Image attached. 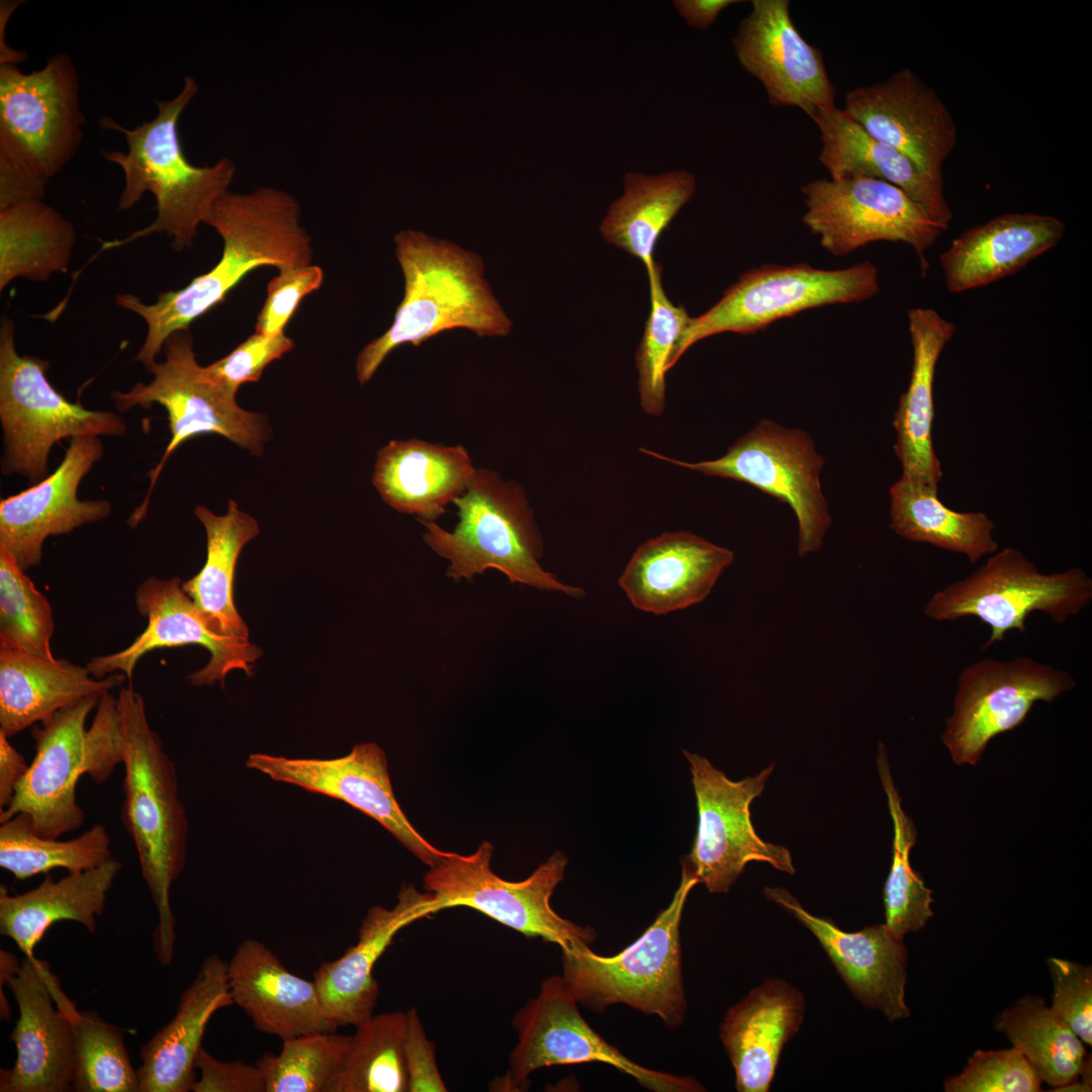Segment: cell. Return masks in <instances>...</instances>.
I'll use <instances>...</instances> for the list:
<instances>
[{"label":"cell","instance_id":"obj_48","mask_svg":"<svg viewBox=\"0 0 1092 1092\" xmlns=\"http://www.w3.org/2000/svg\"><path fill=\"white\" fill-rule=\"evenodd\" d=\"M662 267L648 280L650 312L636 352L640 404L645 413L660 416L665 405V374L680 336L691 321L684 305L673 304L661 283Z\"/></svg>","mask_w":1092,"mask_h":1092},{"label":"cell","instance_id":"obj_15","mask_svg":"<svg viewBox=\"0 0 1092 1092\" xmlns=\"http://www.w3.org/2000/svg\"><path fill=\"white\" fill-rule=\"evenodd\" d=\"M802 221L835 257L878 241L903 242L918 255L921 273L926 253L945 231L899 187L869 177L816 179L801 187Z\"/></svg>","mask_w":1092,"mask_h":1092},{"label":"cell","instance_id":"obj_12","mask_svg":"<svg viewBox=\"0 0 1092 1092\" xmlns=\"http://www.w3.org/2000/svg\"><path fill=\"white\" fill-rule=\"evenodd\" d=\"M493 846L482 841L467 855L447 851L430 866L424 888L431 893L439 911L468 907L529 937H540L567 949L595 940V930L559 916L550 899L564 879L568 859L555 851L528 878L504 880L490 867Z\"/></svg>","mask_w":1092,"mask_h":1092},{"label":"cell","instance_id":"obj_55","mask_svg":"<svg viewBox=\"0 0 1092 1092\" xmlns=\"http://www.w3.org/2000/svg\"><path fill=\"white\" fill-rule=\"evenodd\" d=\"M406 1015L405 1062L408 1091H447L437 1066L435 1044L428 1039L417 1009H410Z\"/></svg>","mask_w":1092,"mask_h":1092},{"label":"cell","instance_id":"obj_10","mask_svg":"<svg viewBox=\"0 0 1092 1092\" xmlns=\"http://www.w3.org/2000/svg\"><path fill=\"white\" fill-rule=\"evenodd\" d=\"M165 359L156 362L148 371L153 374L149 383H136L128 391L112 393L118 412L134 406L150 408L162 405L167 414L170 441L161 460L149 472L150 485L145 499L129 518L135 527L146 516L156 482L172 453L185 441L202 434H217L233 443L260 454L269 437V429L261 414L243 410L230 394L209 381L203 366L196 360L190 332L174 333L166 341Z\"/></svg>","mask_w":1092,"mask_h":1092},{"label":"cell","instance_id":"obj_32","mask_svg":"<svg viewBox=\"0 0 1092 1092\" xmlns=\"http://www.w3.org/2000/svg\"><path fill=\"white\" fill-rule=\"evenodd\" d=\"M907 316L913 362L908 388L894 415V451L902 466L901 477L937 489L942 471L932 441L934 378L938 359L957 327L928 307L911 308Z\"/></svg>","mask_w":1092,"mask_h":1092},{"label":"cell","instance_id":"obj_6","mask_svg":"<svg viewBox=\"0 0 1092 1092\" xmlns=\"http://www.w3.org/2000/svg\"><path fill=\"white\" fill-rule=\"evenodd\" d=\"M459 522L452 532L419 519L424 540L449 561L447 576L458 581L493 568L512 583L582 599L584 590L561 582L540 559L543 541L522 486L486 468L476 469L466 490L453 502Z\"/></svg>","mask_w":1092,"mask_h":1092},{"label":"cell","instance_id":"obj_37","mask_svg":"<svg viewBox=\"0 0 1092 1092\" xmlns=\"http://www.w3.org/2000/svg\"><path fill=\"white\" fill-rule=\"evenodd\" d=\"M624 191L610 205L600 232L608 243L640 260L648 280L658 264L653 259L659 237L693 198L697 181L687 170L658 175L628 172Z\"/></svg>","mask_w":1092,"mask_h":1092},{"label":"cell","instance_id":"obj_58","mask_svg":"<svg viewBox=\"0 0 1092 1092\" xmlns=\"http://www.w3.org/2000/svg\"><path fill=\"white\" fill-rule=\"evenodd\" d=\"M20 967L21 962L15 954L5 949L0 950V988L7 985V982L17 974Z\"/></svg>","mask_w":1092,"mask_h":1092},{"label":"cell","instance_id":"obj_19","mask_svg":"<svg viewBox=\"0 0 1092 1092\" xmlns=\"http://www.w3.org/2000/svg\"><path fill=\"white\" fill-rule=\"evenodd\" d=\"M740 66L764 87L768 102L810 118L835 105L822 52L799 32L789 0H753L732 38Z\"/></svg>","mask_w":1092,"mask_h":1092},{"label":"cell","instance_id":"obj_8","mask_svg":"<svg viewBox=\"0 0 1092 1092\" xmlns=\"http://www.w3.org/2000/svg\"><path fill=\"white\" fill-rule=\"evenodd\" d=\"M50 363L19 355L14 322L8 316L0 328V423L3 432L1 472L18 474L35 484L51 472L49 455L64 439L122 437L127 432L121 416L90 411L69 401L49 382Z\"/></svg>","mask_w":1092,"mask_h":1092},{"label":"cell","instance_id":"obj_16","mask_svg":"<svg viewBox=\"0 0 1092 1092\" xmlns=\"http://www.w3.org/2000/svg\"><path fill=\"white\" fill-rule=\"evenodd\" d=\"M518 1042L510 1055L507 1088L520 1090L533 1072L550 1066L599 1062L633 1077L655 1092L705 1090L695 1079L643 1067L596 1032L578 1010V1002L562 976L541 983L538 995L513 1019Z\"/></svg>","mask_w":1092,"mask_h":1092},{"label":"cell","instance_id":"obj_5","mask_svg":"<svg viewBox=\"0 0 1092 1092\" xmlns=\"http://www.w3.org/2000/svg\"><path fill=\"white\" fill-rule=\"evenodd\" d=\"M78 70L67 54L23 73L0 67V208L43 199L83 140Z\"/></svg>","mask_w":1092,"mask_h":1092},{"label":"cell","instance_id":"obj_35","mask_svg":"<svg viewBox=\"0 0 1092 1092\" xmlns=\"http://www.w3.org/2000/svg\"><path fill=\"white\" fill-rule=\"evenodd\" d=\"M87 666L0 649V730L11 737L61 709L90 696L121 688L115 672L98 679Z\"/></svg>","mask_w":1092,"mask_h":1092},{"label":"cell","instance_id":"obj_52","mask_svg":"<svg viewBox=\"0 0 1092 1092\" xmlns=\"http://www.w3.org/2000/svg\"><path fill=\"white\" fill-rule=\"evenodd\" d=\"M323 280V269L312 263L280 270L268 284L267 297L257 317L256 332L267 336L284 333L300 300L317 290Z\"/></svg>","mask_w":1092,"mask_h":1092},{"label":"cell","instance_id":"obj_42","mask_svg":"<svg viewBox=\"0 0 1092 1092\" xmlns=\"http://www.w3.org/2000/svg\"><path fill=\"white\" fill-rule=\"evenodd\" d=\"M111 857V839L102 824H95L68 840L38 835L24 813L0 825V867L18 881L56 869L83 872Z\"/></svg>","mask_w":1092,"mask_h":1092},{"label":"cell","instance_id":"obj_49","mask_svg":"<svg viewBox=\"0 0 1092 1092\" xmlns=\"http://www.w3.org/2000/svg\"><path fill=\"white\" fill-rule=\"evenodd\" d=\"M946 1092H1036L1041 1080L1015 1046L976 1051L958 1076L944 1081Z\"/></svg>","mask_w":1092,"mask_h":1092},{"label":"cell","instance_id":"obj_9","mask_svg":"<svg viewBox=\"0 0 1092 1092\" xmlns=\"http://www.w3.org/2000/svg\"><path fill=\"white\" fill-rule=\"evenodd\" d=\"M1092 601V579L1080 567L1042 573L1016 548L997 550L964 579L935 592L924 614L935 621L976 617L990 628L986 650L1011 630L1026 631V619L1043 612L1057 623L1078 615Z\"/></svg>","mask_w":1092,"mask_h":1092},{"label":"cell","instance_id":"obj_26","mask_svg":"<svg viewBox=\"0 0 1092 1092\" xmlns=\"http://www.w3.org/2000/svg\"><path fill=\"white\" fill-rule=\"evenodd\" d=\"M731 550L691 532H665L642 543L618 583L638 610L667 615L703 602L724 570Z\"/></svg>","mask_w":1092,"mask_h":1092},{"label":"cell","instance_id":"obj_23","mask_svg":"<svg viewBox=\"0 0 1092 1092\" xmlns=\"http://www.w3.org/2000/svg\"><path fill=\"white\" fill-rule=\"evenodd\" d=\"M104 449L99 437L73 438L56 470L25 490L0 502V547L26 571L37 566L50 536L108 518L107 499H80L82 479L98 462Z\"/></svg>","mask_w":1092,"mask_h":1092},{"label":"cell","instance_id":"obj_30","mask_svg":"<svg viewBox=\"0 0 1092 1092\" xmlns=\"http://www.w3.org/2000/svg\"><path fill=\"white\" fill-rule=\"evenodd\" d=\"M1066 223L1050 214L1011 212L974 225L939 256L950 293L988 285L1023 269L1055 247Z\"/></svg>","mask_w":1092,"mask_h":1092},{"label":"cell","instance_id":"obj_28","mask_svg":"<svg viewBox=\"0 0 1092 1092\" xmlns=\"http://www.w3.org/2000/svg\"><path fill=\"white\" fill-rule=\"evenodd\" d=\"M234 1000L261 1032L281 1039L339 1028L313 981L290 973L264 943L246 939L228 963Z\"/></svg>","mask_w":1092,"mask_h":1092},{"label":"cell","instance_id":"obj_44","mask_svg":"<svg viewBox=\"0 0 1092 1092\" xmlns=\"http://www.w3.org/2000/svg\"><path fill=\"white\" fill-rule=\"evenodd\" d=\"M877 764L894 826L893 858L884 886L885 925L900 940L908 932L922 929L933 916L932 891L910 864V850L916 842V828L903 811L895 788L885 745L880 742Z\"/></svg>","mask_w":1092,"mask_h":1092},{"label":"cell","instance_id":"obj_22","mask_svg":"<svg viewBox=\"0 0 1092 1092\" xmlns=\"http://www.w3.org/2000/svg\"><path fill=\"white\" fill-rule=\"evenodd\" d=\"M100 697H86L34 726V757L11 804L0 812V823L24 813L35 833L51 838L83 825L76 790L86 775V720Z\"/></svg>","mask_w":1092,"mask_h":1092},{"label":"cell","instance_id":"obj_33","mask_svg":"<svg viewBox=\"0 0 1092 1092\" xmlns=\"http://www.w3.org/2000/svg\"><path fill=\"white\" fill-rule=\"evenodd\" d=\"M475 471L462 445L394 440L378 451L372 480L395 511L435 522L466 490Z\"/></svg>","mask_w":1092,"mask_h":1092},{"label":"cell","instance_id":"obj_47","mask_svg":"<svg viewBox=\"0 0 1092 1092\" xmlns=\"http://www.w3.org/2000/svg\"><path fill=\"white\" fill-rule=\"evenodd\" d=\"M52 607L13 557L0 547V649L55 659Z\"/></svg>","mask_w":1092,"mask_h":1092},{"label":"cell","instance_id":"obj_39","mask_svg":"<svg viewBox=\"0 0 1092 1092\" xmlns=\"http://www.w3.org/2000/svg\"><path fill=\"white\" fill-rule=\"evenodd\" d=\"M76 232L43 199L0 208V290L17 278L48 281L67 272Z\"/></svg>","mask_w":1092,"mask_h":1092},{"label":"cell","instance_id":"obj_51","mask_svg":"<svg viewBox=\"0 0 1092 1092\" xmlns=\"http://www.w3.org/2000/svg\"><path fill=\"white\" fill-rule=\"evenodd\" d=\"M1054 983L1050 1009L1088 1045L1092 1044V969L1090 966L1051 958Z\"/></svg>","mask_w":1092,"mask_h":1092},{"label":"cell","instance_id":"obj_54","mask_svg":"<svg viewBox=\"0 0 1092 1092\" xmlns=\"http://www.w3.org/2000/svg\"><path fill=\"white\" fill-rule=\"evenodd\" d=\"M200 1071L193 1092H266L263 1075L256 1064L244 1061H219L201 1048L195 1060Z\"/></svg>","mask_w":1092,"mask_h":1092},{"label":"cell","instance_id":"obj_11","mask_svg":"<svg viewBox=\"0 0 1092 1092\" xmlns=\"http://www.w3.org/2000/svg\"><path fill=\"white\" fill-rule=\"evenodd\" d=\"M879 290V270L870 261L833 270L807 263L761 265L742 273L719 301L691 318L670 367L694 344L708 337L753 334L810 308L868 300Z\"/></svg>","mask_w":1092,"mask_h":1092},{"label":"cell","instance_id":"obj_24","mask_svg":"<svg viewBox=\"0 0 1092 1092\" xmlns=\"http://www.w3.org/2000/svg\"><path fill=\"white\" fill-rule=\"evenodd\" d=\"M19 1016L10 1034L16 1060L1 1070V1092H67L73 1081V1027L58 1006V979L46 962L25 957L7 982Z\"/></svg>","mask_w":1092,"mask_h":1092},{"label":"cell","instance_id":"obj_27","mask_svg":"<svg viewBox=\"0 0 1092 1092\" xmlns=\"http://www.w3.org/2000/svg\"><path fill=\"white\" fill-rule=\"evenodd\" d=\"M438 911L431 893L404 886L392 908L374 906L368 910L354 945L314 971L313 982L325 1010L338 1027H357L373 1015L379 996V986L373 977L376 962L401 928Z\"/></svg>","mask_w":1092,"mask_h":1092},{"label":"cell","instance_id":"obj_53","mask_svg":"<svg viewBox=\"0 0 1092 1092\" xmlns=\"http://www.w3.org/2000/svg\"><path fill=\"white\" fill-rule=\"evenodd\" d=\"M123 760L122 722L117 697L104 693L86 731V775L95 783L109 779Z\"/></svg>","mask_w":1092,"mask_h":1092},{"label":"cell","instance_id":"obj_2","mask_svg":"<svg viewBox=\"0 0 1092 1092\" xmlns=\"http://www.w3.org/2000/svg\"><path fill=\"white\" fill-rule=\"evenodd\" d=\"M198 91L194 78L186 76L180 92L170 100L156 101L158 112L150 120L129 129L111 117H102L100 126L120 131L127 153L105 151L103 157L118 165L124 176L117 210L134 206L146 192L156 199V218L149 225L123 239L103 241L100 253L120 248L154 234L172 239L175 250L192 246L200 223H205L216 201L225 194L236 174L229 158L210 166L197 167L186 158L178 133V120Z\"/></svg>","mask_w":1092,"mask_h":1092},{"label":"cell","instance_id":"obj_13","mask_svg":"<svg viewBox=\"0 0 1092 1092\" xmlns=\"http://www.w3.org/2000/svg\"><path fill=\"white\" fill-rule=\"evenodd\" d=\"M640 451L709 476L747 483L787 504L798 521L799 556L820 550L832 518L820 477L824 458L805 431L762 420L723 456L694 463Z\"/></svg>","mask_w":1092,"mask_h":1092},{"label":"cell","instance_id":"obj_14","mask_svg":"<svg viewBox=\"0 0 1092 1092\" xmlns=\"http://www.w3.org/2000/svg\"><path fill=\"white\" fill-rule=\"evenodd\" d=\"M684 753L691 766L699 819L694 845L681 867L710 893L728 892L751 861L794 875L789 849L763 841L751 822L750 805L762 794L775 763L754 777L731 781L706 757Z\"/></svg>","mask_w":1092,"mask_h":1092},{"label":"cell","instance_id":"obj_43","mask_svg":"<svg viewBox=\"0 0 1092 1092\" xmlns=\"http://www.w3.org/2000/svg\"><path fill=\"white\" fill-rule=\"evenodd\" d=\"M406 1012L372 1015L357 1026L330 1092H407Z\"/></svg>","mask_w":1092,"mask_h":1092},{"label":"cell","instance_id":"obj_25","mask_svg":"<svg viewBox=\"0 0 1092 1092\" xmlns=\"http://www.w3.org/2000/svg\"><path fill=\"white\" fill-rule=\"evenodd\" d=\"M764 896L799 920L818 940L853 996L889 1021L910 1016L905 1002L907 949L885 924L847 932L831 919L815 916L784 888L765 887Z\"/></svg>","mask_w":1092,"mask_h":1092},{"label":"cell","instance_id":"obj_7","mask_svg":"<svg viewBox=\"0 0 1092 1092\" xmlns=\"http://www.w3.org/2000/svg\"><path fill=\"white\" fill-rule=\"evenodd\" d=\"M698 884L681 867L669 905L630 945L613 957L578 944L562 950V978L577 1000L596 1012L624 1003L676 1028L688 1008L681 971L679 927L687 898Z\"/></svg>","mask_w":1092,"mask_h":1092},{"label":"cell","instance_id":"obj_46","mask_svg":"<svg viewBox=\"0 0 1092 1092\" xmlns=\"http://www.w3.org/2000/svg\"><path fill=\"white\" fill-rule=\"evenodd\" d=\"M351 1035L317 1032L282 1039L279 1054L257 1061L266 1092H330L347 1056Z\"/></svg>","mask_w":1092,"mask_h":1092},{"label":"cell","instance_id":"obj_18","mask_svg":"<svg viewBox=\"0 0 1092 1092\" xmlns=\"http://www.w3.org/2000/svg\"><path fill=\"white\" fill-rule=\"evenodd\" d=\"M181 584L179 577L150 576L139 585L135 606L147 618V628L126 648L92 657L86 666L93 677L101 679L121 672L130 681L138 661L148 652L189 644L201 645L210 653L208 662L189 675L191 685L210 686L218 681L223 688L226 674L235 669L252 675L253 663L261 657V649L249 640L212 633Z\"/></svg>","mask_w":1092,"mask_h":1092},{"label":"cell","instance_id":"obj_36","mask_svg":"<svg viewBox=\"0 0 1092 1092\" xmlns=\"http://www.w3.org/2000/svg\"><path fill=\"white\" fill-rule=\"evenodd\" d=\"M122 863L111 857L102 864L79 873H69L59 881L47 875L34 889L10 895L0 886V933L12 939L28 958L56 922L80 923L95 933L97 918L103 914L107 894Z\"/></svg>","mask_w":1092,"mask_h":1092},{"label":"cell","instance_id":"obj_20","mask_svg":"<svg viewBox=\"0 0 1092 1092\" xmlns=\"http://www.w3.org/2000/svg\"><path fill=\"white\" fill-rule=\"evenodd\" d=\"M246 765L274 781L344 801L376 820L429 867L447 853L425 839L404 815L392 790L385 753L375 743L357 744L347 755L331 759L253 753Z\"/></svg>","mask_w":1092,"mask_h":1092},{"label":"cell","instance_id":"obj_31","mask_svg":"<svg viewBox=\"0 0 1092 1092\" xmlns=\"http://www.w3.org/2000/svg\"><path fill=\"white\" fill-rule=\"evenodd\" d=\"M232 1004L228 963L209 956L182 993L174 1017L141 1048L139 1092L191 1091L205 1028L217 1010Z\"/></svg>","mask_w":1092,"mask_h":1092},{"label":"cell","instance_id":"obj_41","mask_svg":"<svg viewBox=\"0 0 1092 1092\" xmlns=\"http://www.w3.org/2000/svg\"><path fill=\"white\" fill-rule=\"evenodd\" d=\"M994 1026L1054 1091L1078 1080L1089 1058L1083 1041L1041 997L1027 995L1017 1000L996 1017Z\"/></svg>","mask_w":1092,"mask_h":1092},{"label":"cell","instance_id":"obj_3","mask_svg":"<svg viewBox=\"0 0 1092 1092\" xmlns=\"http://www.w3.org/2000/svg\"><path fill=\"white\" fill-rule=\"evenodd\" d=\"M117 701L123 734L121 820L158 914L154 951L167 967L176 941L170 890L186 858L185 809L178 795L175 763L149 723L144 698L128 685L119 689Z\"/></svg>","mask_w":1092,"mask_h":1092},{"label":"cell","instance_id":"obj_34","mask_svg":"<svg viewBox=\"0 0 1092 1092\" xmlns=\"http://www.w3.org/2000/svg\"><path fill=\"white\" fill-rule=\"evenodd\" d=\"M811 119L822 142L819 161L830 179L869 177L891 183L928 212L945 231L952 211L942 184L936 183L906 156L872 136L843 108L822 109Z\"/></svg>","mask_w":1092,"mask_h":1092},{"label":"cell","instance_id":"obj_21","mask_svg":"<svg viewBox=\"0 0 1092 1092\" xmlns=\"http://www.w3.org/2000/svg\"><path fill=\"white\" fill-rule=\"evenodd\" d=\"M844 110L872 136L943 185V165L958 144L957 122L939 95L911 69L855 87Z\"/></svg>","mask_w":1092,"mask_h":1092},{"label":"cell","instance_id":"obj_50","mask_svg":"<svg viewBox=\"0 0 1092 1092\" xmlns=\"http://www.w3.org/2000/svg\"><path fill=\"white\" fill-rule=\"evenodd\" d=\"M293 347V341L284 333L267 336L256 332L230 354L204 366L203 373L214 385L236 396L242 384L258 381L268 364Z\"/></svg>","mask_w":1092,"mask_h":1092},{"label":"cell","instance_id":"obj_45","mask_svg":"<svg viewBox=\"0 0 1092 1092\" xmlns=\"http://www.w3.org/2000/svg\"><path fill=\"white\" fill-rule=\"evenodd\" d=\"M65 1012L73 1027V1081L76 1092H139V1073L130 1062L121 1028L75 1004Z\"/></svg>","mask_w":1092,"mask_h":1092},{"label":"cell","instance_id":"obj_40","mask_svg":"<svg viewBox=\"0 0 1092 1092\" xmlns=\"http://www.w3.org/2000/svg\"><path fill=\"white\" fill-rule=\"evenodd\" d=\"M890 527L900 537L961 553L971 563L998 550L995 523L982 512L944 506L937 489L903 477L890 487Z\"/></svg>","mask_w":1092,"mask_h":1092},{"label":"cell","instance_id":"obj_4","mask_svg":"<svg viewBox=\"0 0 1092 1092\" xmlns=\"http://www.w3.org/2000/svg\"><path fill=\"white\" fill-rule=\"evenodd\" d=\"M394 243L404 294L389 329L358 355L356 376L361 385L373 377L389 353L404 344L419 346L460 328L479 337L510 334L513 324L483 277L479 255L415 231L398 233Z\"/></svg>","mask_w":1092,"mask_h":1092},{"label":"cell","instance_id":"obj_1","mask_svg":"<svg viewBox=\"0 0 1092 1092\" xmlns=\"http://www.w3.org/2000/svg\"><path fill=\"white\" fill-rule=\"evenodd\" d=\"M205 224L220 236L219 261L179 290L161 293L153 303L131 293L116 295V304L140 315L147 325L136 354L148 370L166 341L187 330L221 302L251 271L262 266L279 270L311 264V240L300 224V205L291 194L273 187L248 193L228 191L212 207Z\"/></svg>","mask_w":1092,"mask_h":1092},{"label":"cell","instance_id":"obj_29","mask_svg":"<svg viewBox=\"0 0 1092 1092\" xmlns=\"http://www.w3.org/2000/svg\"><path fill=\"white\" fill-rule=\"evenodd\" d=\"M805 998L781 978H768L726 1012L719 1035L739 1092H767L782 1051L799 1031Z\"/></svg>","mask_w":1092,"mask_h":1092},{"label":"cell","instance_id":"obj_38","mask_svg":"<svg viewBox=\"0 0 1092 1092\" xmlns=\"http://www.w3.org/2000/svg\"><path fill=\"white\" fill-rule=\"evenodd\" d=\"M206 534V559L200 571L182 582L206 627L214 634L249 640V630L234 602V577L244 546L259 534L254 518L230 499L224 515L204 506L194 510Z\"/></svg>","mask_w":1092,"mask_h":1092},{"label":"cell","instance_id":"obj_57","mask_svg":"<svg viewBox=\"0 0 1092 1092\" xmlns=\"http://www.w3.org/2000/svg\"><path fill=\"white\" fill-rule=\"evenodd\" d=\"M743 3L740 0H673L672 4L686 23L693 28L708 29L726 8Z\"/></svg>","mask_w":1092,"mask_h":1092},{"label":"cell","instance_id":"obj_56","mask_svg":"<svg viewBox=\"0 0 1092 1092\" xmlns=\"http://www.w3.org/2000/svg\"><path fill=\"white\" fill-rule=\"evenodd\" d=\"M8 738L0 730V812L11 804L17 786L29 766L24 756L11 745Z\"/></svg>","mask_w":1092,"mask_h":1092},{"label":"cell","instance_id":"obj_17","mask_svg":"<svg viewBox=\"0 0 1092 1092\" xmlns=\"http://www.w3.org/2000/svg\"><path fill=\"white\" fill-rule=\"evenodd\" d=\"M1075 686L1070 672L1028 656L971 663L959 675L942 742L957 764L974 765L989 741L1020 726L1036 702H1052Z\"/></svg>","mask_w":1092,"mask_h":1092}]
</instances>
